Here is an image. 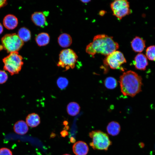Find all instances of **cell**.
I'll list each match as a JSON object with an SVG mask.
<instances>
[{
    "mask_svg": "<svg viewBox=\"0 0 155 155\" xmlns=\"http://www.w3.org/2000/svg\"><path fill=\"white\" fill-rule=\"evenodd\" d=\"M118 44L114 41L113 37L104 34L97 35L93 41L86 46V52L93 57L96 53L108 56L118 49Z\"/></svg>",
    "mask_w": 155,
    "mask_h": 155,
    "instance_id": "1",
    "label": "cell"
},
{
    "mask_svg": "<svg viewBox=\"0 0 155 155\" xmlns=\"http://www.w3.org/2000/svg\"><path fill=\"white\" fill-rule=\"evenodd\" d=\"M121 91L125 96L134 97L141 91L142 78L135 72H124L119 79Z\"/></svg>",
    "mask_w": 155,
    "mask_h": 155,
    "instance_id": "2",
    "label": "cell"
},
{
    "mask_svg": "<svg viewBox=\"0 0 155 155\" xmlns=\"http://www.w3.org/2000/svg\"><path fill=\"white\" fill-rule=\"evenodd\" d=\"M22 60V57L18 52L11 53L3 59V69L11 75L18 74L23 65Z\"/></svg>",
    "mask_w": 155,
    "mask_h": 155,
    "instance_id": "3",
    "label": "cell"
},
{
    "mask_svg": "<svg viewBox=\"0 0 155 155\" xmlns=\"http://www.w3.org/2000/svg\"><path fill=\"white\" fill-rule=\"evenodd\" d=\"M89 135L92 140L90 145L94 150L106 151L112 144L108 135L101 131H92Z\"/></svg>",
    "mask_w": 155,
    "mask_h": 155,
    "instance_id": "4",
    "label": "cell"
},
{
    "mask_svg": "<svg viewBox=\"0 0 155 155\" xmlns=\"http://www.w3.org/2000/svg\"><path fill=\"white\" fill-rule=\"evenodd\" d=\"M78 56L72 49H64L60 52L59 61L57 66L65 69V71L69 69H73L78 61Z\"/></svg>",
    "mask_w": 155,
    "mask_h": 155,
    "instance_id": "5",
    "label": "cell"
},
{
    "mask_svg": "<svg viewBox=\"0 0 155 155\" xmlns=\"http://www.w3.org/2000/svg\"><path fill=\"white\" fill-rule=\"evenodd\" d=\"M1 42L4 49L10 53L18 52L24 44V42L15 33L5 35L1 39Z\"/></svg>",
    "mask_w": 155,
    "mask_h": 155,
    "instance_id": "6",
    "label": "cell"
},
{
    "mask_svg": "<svg viewBox=\"0 0 155 155\" xmlns=\"http://www.w3.org/2000/svg\"><path fill=\"white\" fill-rule=\"evenodd\" d=\"M111 7L113 15L119 20L132 12L129 3L126 0H115L111 3Z\"/></svg>",
    "mask_w": 155,
    "mask_h": 155,
    "instance_id": "7",
    "label": "cell"
},
{
    "mask_svg": "<svg viewBox=\"0 0 155 155\" xmlns=\"http://www.w3.org/2000/svg\"><path fill=\"white\" fill-rule=\"evenodd\" d=\"M126 62L123 54L119 51H116L107 56L104 63L112 69H117Z\"/></svg>",
    "mask_w": 155,
    "mask_h": 155,
    "instance_id": "8",
    "label": "cell"
},
{
    "mask_svg": "<svg viewBox=\"0 0 155 155\" xmlns=\"http://www.w3.org/2000/svg\"><path fill=\"white\" fill-rule=\"evenodd\" d=\"M72 149L73 152L76 155H86L89 151L88 145L82 141L75 142L73 146Z\"/></svg>",
    "mask_w": 155,
    "mask_h": 155,
    "instance_id": "9",
    "label": "cell"
},
{
    "mask_svg": "<svg viewBox=\"0 0 155 155\" xmlns=\"http://www.w3.org/2000/svg\"><path fill=\"white\" fill-rule=\"evenodd\" d=\"M133 63L135 68L137 69L144 70L148 65L146 56L143 54H137L134 58Z\"/></svg>",
    "mask_w": 155,
    "mask_h": 155,
    "instance_id": "10",
    "label": "cell"
},
{
    "mask_svg": "<svg viewBox=\"0 0 155 155\" xmlns=\"http://www.w3.org/2000/svg\"><path fill=\"white\" fill-rule=\"evenodd\" d=\"M32 21L36 26L44 27L47 24L44 14L41 12H35L32 15Z\"/></svg>",
    "mask_w": 155,
    "mask_h": 155,
    "instance_id": "11",
    "label": "cell"
},
{
    "mask_svg": "<svg viewBox=\"0 0 155 155\" xmlns=\"http://www.w3.org/2000/svg\"><path fill=\"white\" fill-rule=\"evenodd\" d=\"M18 23L17 18L12 14L6 15L3 20L4 26L8 30H13L17 26Z\"/></svg>",
    "mask_w": 155,
    "mask_h": 155,
    "instance_id": "12",
    "label": "cell"
},
{
    "mask_svg": "<svg viewBox=\"0 0 155 155\" xmlns=\"http://www.w3.org/2000/svg\"><path fill=\"white\" fill-rule=\"evenodd\" d=\"M131 47L135 52H142L145 47V41L142 38L136 36L131 42Z\"/></svg>",
    "mask_w": 155,
    "mask_h": 155,
    "instance_id": "13",
    "label": "cell"
},
{
    "mask_svg": "<svg viewBox=\"0 0 155 155\" xmlns=\"http://www.w3.org/2000/svg\"><path fill=\"white\" fill-rule=\"evenodd\" d=\"M14 131L18 134L23 135L26 133L28 130V127L26 123L22 120L17 122L13 127Z\"/></svg>",
    "mask_w": 155,
    "mask_h": 155,
    "instance_id": "14",
    "label": "cell"
},
{
    "mask_svg": "<svg viewBox=\"0 0 155 155\" xmlns=\"http://www.w3.org/2000/svg\"><path fill=\"white\" fill-rule=\"evenodd\" d=\"M40 118L38 115L33 113L29 114L26 118V122L29 126L34 127L38 126L40 123Z\"/></svg>",
    "mask_w": 155,
    "mask_h": 155,
    "instance_id": "15",
    "label": "cell"
},
{
    "mask_svg": "<svg viewBox=\"0 0 155 155\" xmlns=\"http://www.w3.org/2000/svg\"><path fill=\"white\" fill-rule=\"evenodd\" d=\"M58 42L61 46L66 48L71 45L72 43V39L69 34L64 33L59 36L58 38Z\"/></svg>",
    "mask_w": 155,
    "mask_h": 155,
    "instance_id": "16",
    "label": "cell"
},
{
    "mask_svg": "<svg viewBox=\"0 0 155 155\" xmlns=\"http://www.w3.org/2000/svg\"><path fill=\"white\" fill-rule=\"evenodd\" d=\"M120 130V124L118 122L115 121L110 122L106 127V130L108 133L113 136L118 135Z\"/></svg>",
    "mask_w": 155,
    "mask_h": 155,
    "instance_id": "17",
    "label": "cell"
},
{
    "mask_svg": "<svg viewBox=\"0 0 155 155\" xmlns=\"http://www.w3.org/2000/svg\"><path fill=\"white\" fill-rule=\"evenodd\" d=\"M35 40L38 46H45L49 42L50 36L49 34L46 33H40L36 36Z\"/></svg>",
    "mask_w": 155,
    "mask_h": 155,
    "instance_id": "18",
    "label": "cell"
},
{
    "mask_svg": "<svg viewBox=\"0 0 155 155\" xmlns=\"http://www.w3.org/2000/svg\"><path fill=\"white\" fill-rule=\"evenodd\" d=\"M80 107L79 104L75 102H70L67 105V111L68 114L71 116H75L79 112Z\"/></svg>",
    "mask_w": 155,
    "mask_h": 155,
    "instance_id": "19",
    "label": "cell"
},
{
    "mask_svg": "<svg viewBox=\"0 0 155 155\" xmlns=\"http://www.w3.org/2000/svg\"><path fill=\"white\" fill-rule=\"evenodd\" d=\"M18 35L24 42H27L31 38V34L30 31L25 27H22L19 30Z\"/></svg>",
    "mask_w": 155,
    "mask_h": 155,
    "instance_id": "20",
    "label": "cell"
},
{
    "mask_svg": "<svg viewBox=\"0 0 155 155\" xmlns=\"http://www.w3.org/2000/svg\"><path fill=\"white\" fill-rule=\"evenodd\" d=\"M104 84L105 87L109 89H113L117 86V82L116 80L111 77H107L105 79Z\"/></svg>",
    "mask_w": 155,
    "mask_h": 155,
    "instance_id": "21",
    "label": "cell"
},
{
    "mask_svg": "<svg viewBox=\"0 0 155 155\" xmlns=\"http://www.w3.org/2000/svg\"><path fill=\"white\" fill-rule=\"evenodd\" d=\"M146 55L149 60L155 61V45L151 46L147 48Z\"/></svg>",
    "mask_w": 155,
    "mask_h": 155,
    "instance_id": "22",
    "label": "cell"
},
{
    "mask_svg": "<svg viewBox=\"0 0 155 155\" xmlns=\"http://www.w3.org/2000/svg\"><path fill=\"white\" fill-rule=\"evenodd\" d=\"M57 83L58 87L62 89L66 87L68 84V81L66 78L61 77L58 79Z\"/></svg>",
    "mask_w": 155,
    "mask_h": 155,
    "instance_id": "23",
    "label": "cell"
},
{
    "mask_svg": "<svg viewBox=\"0 0 155 155\" xmlns=\"http://www.w3.org/2000/svg\"><path fill=\"white\" fill-rule=\"evenodd\" d=\"M8 75L5 71L0 70V84L5 83L7 80Z\"/></svg>",
    "mask_w": 155,
    "mask_h": 155,
    "instance_id": "24",
    "label": "cell"
},
{
    "mask_svg": "<svg viewBox=\"0 0 155 155\" xmlns=\"http://www.w3.org/2000/svg\"><path fill=\"white\" fill-rule=\"evenodd\" d=\"M0 155H12V154L9 149L3 148L0 149Z\"/></svg>",
    "mask_w": 155,
    "mask_h": 155,
    "instance_id": "25",
    "label": "cell"
},
{
    "mask_svg": "<svg viewBox=\"0 0 155 155\" xmlns=\"http://www.w3.org/2000/svg\"><path fill=\"white\" fill-rule=\"evenodd\" d=\"M7 1L5 0H0V8L5 6L7 4Z\"/></svg>",
    "mask_w": 155,
    "mask_h": 155,
    "instance_id": "26",
    "label": "cell"
},
{
    "mask_svg": "<svg viewBox=\"0 0 155 155\" xmlns=\"http://www.w3.org/2000/svg\"><path fill=\"white\" fill-rule=\"evenodd\" d=\"M68 133V132L66 130H63L60 133L61 136L63 137H65L67 135Z\"/></svg>",
    "mask_w": 155,
    "mask_h": 155,
    "instance_id": "27",
    "label": "cell"
},
{
    "mask_svg": "<svg viewBox=\"0 0 155 155\" xmlns=\"http://www.w3.org/2000/svg\"><path fill=\"white\" fill-rule=\"evenodd\" d=\"M3 28L1 24L0 23V34L3 32Z\"/></svg>",
    "mask_w": 155,
    "mask_h": 155,
    "instance_id": "28",
    "label": "cell"
},
{
    "mask_svg": "<svg viewBox=\"0 0 155 155\" xmlns=\"http://www.w3.org/2000/svg\"><path fill=\"white\" fill-rule=\"evenodd\" d=\"M70 141L72 143H74L75 141V140L73 137H71L70 139Z\"/></svg>",
    "mask_w": 155,
    "mask_h": 155,
    "instance_id": "29",
    "label": "cell"
},
{
    "mask_svg": "<svg viewBox=\"0 0 155 155\" xmlns=\"http://www.w3.org/2000/svg\"><path fill=\"white\" fill-rule=\"evenodd\" d=\"M83 3H87L90 1V0H81Z\"/></svg>",
    "mask_w": 155,
    "mask_h": 155,
    "instance_id": "30",
    "label": "cell"
},
{
    "mask_svg": "<svg viewBox=\"0 0 155 155\" xmlns=\"http://www.w3.org/2000/svg\"><path fill=\"white\" fill-rule=\"evenodd\" d=\"M67 121H65L63 122V124L64 125H66L67 124Z\"/></svg>",
    "mask_w": 155,
    "mask_h": 155,
    "instance_id": "31",
    "label": "cell"
},
{
    "mask_svg": "<svg viewBox=\"0 0 155 155\" xmlns=\"http://www.w3.org/2000/svg\"><path fill=\"white\" fill-rule=\"evenodd\" d=\"M63 155H71L68 154H63Z\"/></svg>",
    "mask_w": 155,
    "mask_h": 155,
    "instance_id": "32",
    "label": "cell"
}]
</instances>
